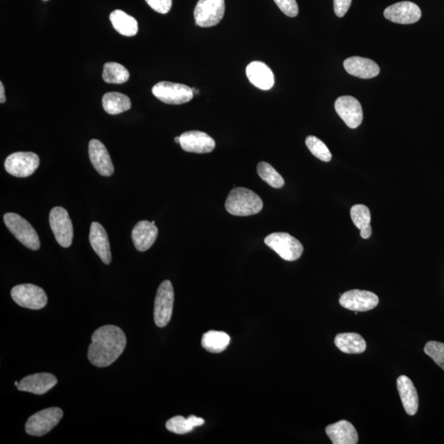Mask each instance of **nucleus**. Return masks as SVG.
I'll return each instance as SVG.
<instances>
[{"instance_id": "39", "label": "nucleus", "mask_w": 444, "mask_h": 444, "mask_svg": "<svg viewBox=\"0 0 444 444\" xmlns=\"http://www.w3.org/2000/svg\"><path fill=\"white\" fill-rule=\"evenodd\" d=\"M14 384H15V386H18V384H19V382H14Z\"/></svg>"}, {"instance_id": "5", "label": "nucleus", "mask_w": 444, "mask_h": 444, "mask_svg": "<svg viewBox=\"0 0 444 444\" xmlns=\"http://www.w3.org/2000/svg\"><path fill=\"white\" fill-rule=\"evenodd\" d=\"M174 300V288L172 283L166 280L160 284L156 292L154 304V321L156 326L164 328L170 323Z\"/></svg>"}, {"instance_id": "36", "label": "nucleus", "mask_w": 444, "mask_h": 444, "mask_svg": "<svg viewBox=\"0 0 444 444\" xmlns=\"http://www.w3.org/2000/svg\"><path fill=\"white\" fill-rule=\"evenodd\" d=\"M334 1V12L337 16L343 18L349 10L352 0H333Z\"/></svg>"}, {"instance_id": "7", "label": "nucleus", "mask_w": 444, "mask_h": 444, "mask_svg": "<svg viewBox=\"0 0 444 444\" xmlns=\"http://www.w3.org/2000/svg\"><path fill=\"white\" fill-rule=\"evenodd\" d=\"M152 94L160 101L170 105H181L193 97L192 88L171 82H160L152 88Z\"/></svg>"}, {"instance_id": "17", "label": "nucleus", "mask_w": 444, "mask_h": 444, "mask_svg": "<svg viewBox=\"0 0 444 444\" xmlns=\"http://www.w3.org/2000/svg\"><path fill=\"white\" fill-rule=\"evenodd\" d=\"M58 380L55 375L48 373L31 374L23 378L16 388L23 392L32 393L36 395L47 393L57 384Z\"/></svg>"}, {"instance_id": "1", "label": "nucleus", "mask_w": 444, "mask_h": 444, "mask_svg": "<svg viewBox=\"0 0 444 444\" xmlns=\"http://www.w3.org/2000/svg\"><path fill=\"white\" fill-rule=\"evenodd\" d=\"M127 339L121 328L105 325L95 331L88 347V359L99 368L113 364L125 351Z\"/></svg>"}, {"instance_id": "25", "label": "nucleus", "mask_w": 444, "mask_h": 444, "mask_svg": "<svg viewBox=\"0 0 444 444\" xmlns=\"http://www.w3.org/2000/svg\"><path fill=\"white\" fill-rule=\"evenodd\" d=\"M110 20L114 28L119 34L134 36L137 34L138 26L137 20L122 10H114L110 15Z\"/></svg>"}, {"instance_id": "38", "label": "nucleus", "mask_w": 444, "mask_h": 444, "mask_svg": "<svg viewBox=\"0 0 444 444\" xmlns=\"http://www.w3.org/2000/svg\"><path fill=\"white\" fill-rule=\"evenodd\" d=\"M175 143H180V137H176V138H175Z\"/></svg>"}, {"instance_id": "18", "label": "nucleus", "mask_w": 444, "mask_h": 444, "mask_svg": "<svg viewBox=\"0 0 444 444\" xmlns=\"http://www.w3.org/2000/svg\"><path fill=\"white\" fill-rule=\"evenodd\" d=\"M246 75L254 86L261 90H270L275 84L271 69L261 61H253L247 66Z\"/></svg>"}, {"instance_id": "10", "label": "nucleus", "mask_w": 444, "mask_h": 444, "mask_svg": "<svg viewBox=\"0 0 444 444\" xmlns=\"http://www.w3.org/2000/svg\"><path fill=\"white\" fill-rule=\"evenodd\" d=\"M225 0H199L193 12L195 23L201 27L216 26L223 18Z\"/></svg>"}, {"instance_id": "8", "label": "nucleus", "mask_w": 444, "mask_h": 444, "mask_svg": "<svg viewBox=\"0 0 444 444\" xmlns=\"http://www.w3.org/2000/svg\"><path fill=\"white\" fill-rule=\"evenodd\" d=\"M11 296L14 301L19 306L40 310L47 306L48 299L42 288L32 284H22L12 288Z\"/></svg>"}, {"instance_id": "35", "label": "nucleus", "mask_w": 444, "mask_h": 444, "mask_svg": "<svg viewBox=\"0 0 444 444\" xmlns=\"http://www.w3.org/2000/svg\"><path fill=\"white\" fill-rule=\"evenodd\" d=\"M145 1L152 10L162 14L170 12L172 6V0H145Z\"/></svg>"}, {"instance_id": "20", "label": "nucleus", "mask_w": 444, "mask_h": 444, "mask_svg": "<svg viewBox=\"0 0 444 444\" xmlns=\"http://www.w3.org/2000/svg\"><path fill=\"white\" fill-rule=\"evenodd\" d=\"M158 229L155 224L148 221L138 222L132 232V240H133L135 248L140 252H144L151 248L158 238Z\"/></svg>"}, {"instance_id": "2", "label": "nucleus", "mask_w": 444, "mask_h": 444, "mask_svg": "<svg viewBox=\"0 0 444 444\" xmlns=\"http://www.w3.org/2000/svg\"><path fill=\"white\" fill-rule=\"evenodd\" d=\"M225 206L226 211L232 215L247 217L260 212L263 204L257 193L250 189L238 187L230 191Z\"/></svg>"}, {"instance_id": "34", "label": "nucleus", "mask_w": 444, "mask_h": 444, "mask_svg": "<svg viewBox=\"0 0 444 444\" xmlns=\"http://www.w3.org/2000/svg\"><path fill=\"white\" fill-rule=\"evenodd\" d=\"M284 14L290 18H295L299 14V7L296 0H274Z\"/></svg>"}, {"instance_id": "22", "label": "nucleus", "mask_w": 444, "mask_h": 444, "mask_svg": "<svg viewBox=\"0 0 444 444\" xmlns=\"http://www.w3.org/2000/svg\"><path fill=\"white\" fill-rule=\"evenodd\" d=\"M397 388L406 412L409 415L417 414L419 408V397L412 381L407 376L401 375L397 378Z\"/></svg>"}, {"instance_id": "28", "label": "nucleus", "mask_w": 444, "mask_h": 444, "mask_svg": "<svg viewBox=\"0 0 444 444\" xmlns=\"http://www.w3.org/2000/svg\"><path fill=\"white\" fill-rule=\"evenodd\" d=\"M204 419L197 417L195 415H190L188 418H184L181 415L172 417L166 423V429L176 434H185L190 432L196 427L203 426Z\"/></svg>"}, {"instance_id": "40", "label": "nucleus", "mask_w": 444, "mask_h": 444, "mask_svg": "<svg viewBox=\"0 0 444 444\" xmlns=\"http://www.w3.org/2000/svg\"><path fill=\"white\" fill-rule=\"evenodd\" d=\"M44 1H47V0H44Z\"/></svg>"}, {"instance_id": "33", "label": "nucleus", "mask_w": 444, "mask_h": 444, "mask_svg": "<svg viewBox=\"0 0 444 444\" xmlns=\"http://www.w3.org/2000/svg\"><path fill=\"white\" fill-rule=\"evenodd\" d=\"M423 351L440 368L444 370V343L430 341L426 343Z\"/></svg>"}, {"instance_id": "23", "label": "nucleus", "mask_w": 444, "mask_h": 444, "mask_svg": "<svg viewBox=\"0 0 444 444\" xmlns=\"http://www.w3.org/2000/svg\"><path fill=\"white\" fill-rule=\"evenodd\" d=\"M326 434L333 444H356L359 439L356 428L347 421L328 426Z\"/></svg>"}, {"instance_id": "19", "label": "nucleus", "mask_w": 444, "mask_h": 444, "mask_svg": "<svg viewBox=\"0 0 444 444\" xmlns=\"http://www.w3.org/2000/svg\"><path fill=\"white\" fill-rule=\"evenodd\" d=\"M345 71L360 78L369 79L375 77L380 74V69L375 62L359 56L348 58L343 63Z\"/></svg>"}, {"instance_id": "24", "label": "nucleus", "mask_w": 444, "mask_h": 444, "mask_svg": "<svg viewBox=\"0 0 444 444\" xmlns=\"http://www.w3.org/2000/svg\"><path fill=\"white\" fill-rule=\"evenodd\" d=\"M334 343L345 354H361L367 347L363 337L355 332L340 333L335 337Z\"/></svg>"}, {"instance_id": "6", "label": "nucleus", "mask_w": 444, "mask_h": 444, "mask_svg": "<svg viewBox=\"0 0 444 444\" xmlns=\"http://www.w3.org/2000/svg\"><path fill=\"white\" fill-rule=\"evenodd\" d=\"M64 413L59 407H51L32 415L26 423V432L29 435L40 437L49 433L63 417Z\"/></svg>"}, {"instance_id": "4", "label": "nucleus", "mask_w": 444, "mask_h": 444, "mask_svg": "<svg viewBox=\"0 0 444 444\" xmlns=\"http://www.w3.org/2000/svg\"><path fill=\"white\" fill-rule=\"evenodd\" d=\"M5 223L10 232L22 243L24 246L32 250H38L40 247V241L34 228L23 217L16 213H6L3 217Z\"/></svg>"}, {"instance_id": "13", "label": "nucleus", "mask_w": 444, "mask_h": 444, "mask_svg": "<svg viewBox=\"0 0 444 444\" xmlns=\"http://www.w3.org/2000/svg\"><path fill=\"white\" fill-rule=\"evenodd\" d=\"M335 110L337 114L351 129H356L363 121V110L359 101L351 96L336 99Z\"/></svg>"}, {"instance_id": "30", "label": "nucleus", "mask_w": 444, "mask_h": 444, "mask_svg": "<svg viewBox=\"0 0 444 444\" xmlns=\"http://www.w3.org/2000/svg\"><path fill=\"white\" fill-rule=\"evenodd\" d=\"M102 77L107 84H122L130 79V72L121 64L108 62L103 68Z\"/></svg>"}, {"instance_id": "3", "label": "nucleus", "mask_w": 444, "mask_h": 444, "mask_svg": "<svg viewBox=\"0 0 444 444\" xmlns=\"http://www.w3.org/2000/svg\"><path fill=\"white\" fill-rule=\"evenodd\" d=\"M265 244L286 261L297 260L304 252V247L297 238L290 234L277 232L265 238Z\"/></svg>"}, {"instance_id": "21", "label": "nucleus", "mask_w": 444, "mask_h": 444, "mask_svg": "<svg viewBox=\"0 0 444 444\" xmlns=\"http://www.w3.org/2000/svg\"><path fill=\"white\" fill-rule=\"evenodd\" d=\"M90 244L101 261L108 265L111 262V252L108 234L103 226L98 222L90 225L89 234Z\"/></svg>"}, {"instance_id": "15", "label": "nucleus", "mask_w": 444, "mask_h": 444, "mask_svg": "<svg viewBox=\"0 0 444 444\" xmlns=\"http://www.w3.org/2000/svg\"><path fill=\"white\" fill-rule=\"evenodd\" d=\"M180 146L182 149L193 153H209L216 147L214 139L208 134L201 131H188L181 134Z\"/></svg>"}, {"instance_id": "14", "label": "nucleus", "mask_w": 444, "mask_h": 444, "mask_svg": "<svg viewBox=\"0 0 444 444\" xmlns=\"http://www.w3.org/2000/svg\"><path fill=\"white\" fill-rule=\"evenodd\" d=\"M386 19L398 24H412L421 18V10L417 4L409 2H399L386 8L384 12Z\"/></svg>"}, {"instance_id": "16", "label": "nucleus", "mask_w": 444, "mask_h": 444, "mask_svg": "<svg viewBox=\"0 0 444 444\" xmlns=\"http://www.w3.org/2000/svg\"><path fill=\"white\" fill-rule=\"evenodd\" d=\"M90 162L99 174L111 176L114 174L112 160L106 146L97 139L90 140L88 148Z\"/></svg>"}, {"instance_id": "37", "label": "nucleus", "mask_w": 444, "mask_h": 444, "mask_svg": "<svg viewBox=\"0 0 444 444\" xmlns=\"http://www.w3.org/2000/svg\"><path fill=\"white\" fill-rule=\"evenodd\" d=\"M6 101L5 93H4V86L2 82H0V103Z\"/></svg>"}, {"instance_id": "12", "label": "nucleus", "mask_w": 444, "mask_h": 444, "mask_svg": "<svg viewBox=\"0 0 444 444\" xmlns=\"http://www.w3.org/2000/svg\"><path fill=\"white\" fill-rule=\"evenodd\" d=\"M339 302L347 310L365 312L377 307L380 299L371 291L352 290L341 295Z\"/></svg>"}, {"instance_id": "11", "label": "nucleus", "mask_w": 444, "mask_h": 444, "mask_svg": "<svg viewBox=\"0 0 444 444\" xmlns=\"http://www.w3.org/2000/svg\"><path fill=\"white\" fill-rule=\"evenodd\" d=\"M49 225L59 245L69 248L73 242V227L68 212L64 208H53L49 213Z\"/></svg>"}, {"instance_id": "32", "label": "nucleus", "mask_w": 444, "mask_h": 444, "mask_svg": "<svg viewBox=\"0 0 444 444\" xmlns=\"http://www.w3.org/2000/svg\"><path fill=\"white\" fill-rule=\"evenodd\" d=\"M306 146L315 158L324 162H330L332 153L328 147L323 141L315 136H308L306 140Z\"/></svg>"}, {"instance_id": "26", "label": "nucleus", "mask_w": 444, "mask_h": 444, "mask_svg": "<svg viewBox=\"0 0 444 444\" xmlns=\"http://www.w3.org/2000/svg\"><path fill=\"white\" fill-rule=\"evenodd\" d=\"M351 217L354 225L360 230V236L369 238L371 236L372 228L370 225L371 214L369 209L363 204H356L351 209Z\"/></svg>"}, {"instance_id": "31", "label": "nucleus", "mask_w": 444, "mask_h": 444, "mask_svg": "<svg viewBox=\"0 0 444 444\" xmlns=\"http://www.w3.org/2000/svg\"><path fill=\"white\" fill-rule=\"evenodd\" d=\"M257 171L262 180L269 184L271 187L281 188L283 187L285 181L282 176L271 166L270 164L261 162L258 164Z\"/></svg>"}, {"instance_id": "29", "label": "nucleus", "mask_w": 444, "mask_h": 444, "mask_svg": "<svg viewBox=\"0 0 444 444\" xmlns=\"http://www.w3.org/2000/svg\"><path fill=\"white\" fill-rule=\"evenodd\" d=\"M230 338L227 333L219 331H209L204 333L201 345L211 353H221L227 348Z\"/></svg>"}, {"instance_id": "9", "label": "nucleus", "mask_w": 444, "mask_h": 444, "mask_svg": "<svg viewBox=\"0 0 444 444\" xmlns=\"http://www.w3.org/2000/svg\"><path fill=\"white\" fill-rule=\"evenodd\" d=\"M40 158L34 152L18 151L8 156L4 163L8 174L25 178L30 176L39 167Z\"/></svg>"}, {"instance_id": "27", "label": "nucleus", "mask_w": 444, "mask_h": 444, "mask_svg": "<svg viewBox=\"0 0 444 444\" xmlns=\"http://www.w3.org/2000/svg\"><path fill=\"white\" fill-rule=\"evenodd\" d=\"M102 106L109 114H119L131 108V101L125 94L108 92L102 98Z\"/></svg>"}]
</instances>
